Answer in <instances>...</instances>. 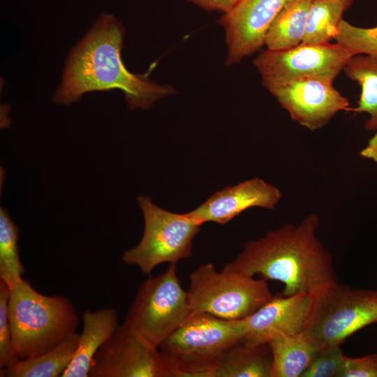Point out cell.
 Instances as JSON below:
<instances>
[{
	"label": "cell",
	"mask_w": 377,
	"mask_h": 377,
	"mask_svg": "<svg viewBox=\"0 0 377 377\" xmlns=\"http://www.w3.org/2000/svg\"><path fill=\"white\" fill-rule=\"evenodd\" d=\"M124 35L125 29L115 17L101 14L71 52L54 102L70 105L87 92L119 89L124 93L130 110H147L159 99L174 94L172 87L126 68L121 55Z\"/></svg>",
	"instance_id": "1"
},
{
	"label": "cell",
	"mask_w": 377,
	"mask_h": 377,
	"mask_svg": "<svg viewBox=\"0 0 377 377\" xmlns=\"http://www.w3.org/2000/svg\"><path fill=\"white\" fill-rule=\"evenodd\" d=\"M319 223L318 216L311 214L296 225L288 223L249 240L223 269L280 281L284 296L311 294L338 281L332 256L316 235Z\"/></svg>",
	"instance_id": "2"
},
{
	"label": "cell",
	"mask_w": 377,
	"mask_h": 377,
	"mask_svg": "<svg viewBox=\"0 0 377 377\" xmlns=\"http://www.w3.org/2000/svg\"><path fill=\"white\" fill-rule=\"evenodd\" d=\"M8 316L13 346L20 359L54 348L75 334L79 323L68 298L41 294L24 279L10 288Z\"/></svg>",
	"instance_id": "3"
},
{
	"label": "cell",
	"mask_w": 377,
	"mask_h": 377,
	"mask_svg": "<svg viewBox=\"0 0 377 377\" xmlns=\"http://www.w3.org/2000/svg\"><path fill=\"white\" fill-rule=\"evenodd\" d=\"M245 335L244 318L195 313L158 349L172 377H216L226 350Z\"/></svg>",
	"instance_id": "4"
},
{
	"label": "cell",
	"mask_w": 377,
	"mask_h": 377,
	"mask_svg": "<svg viewBox=\"0 0 377 377\" xmlns=\"http://www.w3.org/2000/svg\"><path fill=\"white\" fill-rule=\"evenodd\" d=\"M310 295L302 333L319 349L341 346L356 332L377 323V290L355 288L338 281Z\"/></svg>",
	"instance_id": "5"
},
{
	"label": "cell",
	"mask_w": 377,
	"mask_h": 377,
	"mask_svg": "<svg viewBox=\"0 0 377 377\" xmlns=\"http://www.w3.org/2000/svg\"><path fill=\"white\" fill-rule=\"evenodd\" d=\"M189 279L187 293L193 314L206 313L222 319L240 320L273 296L267 281L235 271L219 272L210 263L200 265Z\"/></svg>",
	"instance_id": "6"
},
{
	"label": "cell",
	"mask_w": 377,
	"mask_h": 377,
	"mask_svg": "<svg viewBox=\"0 0 377 377\" xmlns=\"http://www.w3.org/2000/svg\"><path fill=\"white\" fill-rule=\"evenodd\" d=\"M193 315L187 290L182 287L177 264L140 286L124 323L154 348Z\"/></svg>",
	"instance_id": "7"
},
{
	"label": "cell",
	"mask_w": 377,
	"mask_h": 377,
	"mask_svg": "<svg viewBox=\"0 0 377 377\" xmlns=\"http://www.w3.org/2000/svg\"><path fill=\"white\" fill-rule=\"evenodd\" d=\"M137 202L143 215L144 231L140 242L124 253L123 262L148 274L159 265L177 264L190 258L201 225L188 213L163 209L145 195H139Z\"/></svg>",
	"instance_id": "8"
},
{
	"label": "cell",
	"mask_w": 377,
	"mask_h": 377,
	"mask_svg": "<svg viewBox=\"0 0 377 377\" xmlns=\"http://www.w3.org/2000/svg\"><path fill=\"white\" fill-rule=\"evenodd\" d=\"M342 45L336 43L304 44L283 50H263L253 64L264 87L268 90L292 80L319 77L334 81L353 57Z\"/></svg>",
	"instance_id": "9"
},
{
	"label": "cell",
	"mask_w": 377,
	"mask_h": 377,
	"mask_svg": "<svg viewBox=\"0 0 377 377\" xmlns=\"http://www.w3.org/2000/svg\"><path fill=\"white\" fill-rule=\"evenodd\" d=\"M91 377H172L158 348L142 341L126 323L94 356Z\"/></svg>",
	"instance_id": "10"
},
{
	"label": "cell",
	"mask_w": 377,
	"mask_h": 377,
	"mask_svg": "<svg viewBox=\"0 0 377 377\" xmlns=\"http://www.w3.org/2000/svg\"><path fill=\"white\" fill-rule=\"evenodd\" d=\"M268 91L293 121L311 131L325 126L339 111L350 108L348 98L327 78H299Z\"/></svg>",
	"instance_id": "11"
},
{
	"label": "cell",
	"mask_w": 377,
	"mask_h": 377,
	"mask_svg": "<svg viewBox=\"0 0 377 377\" xmlns=\"http://www.w3.org/2000/svg\"><path fill=\"white\" fill-rule=\"evenodd\" d=\"M288 0H239L219 22L226 34V66L236 64L263 45L267 33Z\"/></svg>",
	"instance_id": "12"
},
{
	"label": "cell",
	"mask_w": 377,
	"mask_h": 377,
	"mask_svg": "<svg viewBox=\"0 0 377 377\" xmlns=\"http://www.w3.org/2000/svg\"><path fill=\"white\" fill-rule=\"evenodd\" d=\"M281 196L279 188L254 177L216 191L187 213L200 225L207 222L223 225L251 207L274 209Z\"/></svg>",
	"instance_id": "13"
},
{
	"label": "cell",
	"mask_w": 377,
	"mask_h": 377,
	"mask_svg": "<svg viewBox=\"0 0 377 377\" xmlns=\"http://www.w3.org/2000/svg\"><path fill=\"white\" fill-rule=\"evenodd\" d=\"M310 304L311 295L307 293L272 296L253 313L244 318L246 325L244 339L251 343H267L277 334L302 333Z\"/></svg>",
	"instance_id": "14"
},
{
	"label": "cell",
	"mask_w": 377,
	"mask_h": 377,
	"mask_svg": "<svg viewBox=\"0 0 377 377\" xmlns=\"http://www.w3.org/2000/svg\"><path fill=\"white\" fill-rule=\"evenodd\" d=\"M83 330L73 358L61 377H88L95 355L117 327L118 314L112 308L85 310Z\"/></svg>",
	"instance_id": "15"
},
{
	"label": "cell",
	"mask_w": 377,
	"mask_h": 377,
	"mask_svg": "<svg viewBox=\"0 0 377 377\" xmlns=\"http://www.w3.org/2000/svg\"><path fill=\"white\" fill-rule=\"evenodd\" d=\"M272 367V354L267 343L242 339L226 350L216 377H271Z\"/></svg>",
	"instance_id": "16"
},
{
	"label": "cell",
	"mask_w": 377,
	"mask_h": 377,
	"mask_svg": "<svg viewBox=\"0 0 377 377\" xmlns=\"http://www.w3.org/2000/svg\"><path fill=\"white\" fill-rule=\"evenodd\" d=\"M267 343L272 354L271 377H301L320 350L304 334H277Z\"/></svg>",
	"instance_id": "17"
},
{
	"label": "cell",
	"mask_w": 377,
	"mask_h": 377,
	"mask_svg": "<svg viewBox=\"0 0 377 377\" xmlns=\"http://www.w3.org/2000/svg\"><path fill=\"white\" fill-rule=\"evenodd\" d=\"M80 334L75 333L54 348L0 369L1 377H59L71 364L77 350Z\"/></svg>",
	"instance_id": "18"
},
{
	"label": "cell",
	"mask_w": 377,
	"mask_h": 377,
	"mask_svg": "<svg viewBox=\"0 0 377 377\" xmlns=\"http://www.w3.org/2000/svg\"><path fill=\"white\" fill-rule=\"evenodd\" d=\"M313 0H288L272 22L265 37L269 50L294 47L302 41Z\"/></svg>",
	"instance_id": "19"
},
{
	"label": "cell",
	"mask_w": 377,
	"mask_h": 377,
	"mask_svg": "<svg viewBox=\"0 0 377 377\" xmlns=\"http://www.w3.org/2000/svg\"><path fill=\"white\" fill-rule=\"evenodd\" d=\"M343 71L351 80L361 87L357 105L349 111L366 112L369 115L365 128L377 130V57L357 54L351 57Z\"/></svg>",
	"instance_id": "20"
},
{
	"label": "cell",
	"mask_w": 377,
	"mask_h": 377,
	"mask_svg": "<svg viewBox=\"0 0 377 377\" xmlns=\"http://www.w3.org/2000/svg\"><path fill=\"white\" fill-rule=\"evenodd\" d=\"M346 10L340 0H313L302 41L304 44L328 43L337 34V27Z\"/></svg>",
	"instance_id": "21"
},
{
	"label": "cell",
	"mask_w": 377,
	"mask_h": 377,
	"mask_svg": "<svg viewBox=\"0 0 377 377\" xmlns=\"http://www.w3.org/2000/svg\"><path fill=\"white\" fill-rule=\"evenodd\" d=\"M19 229L7 210L0 208V280L10 288L23 280L18 249Z\"/></svg>",
	"instance_id": "22"
},
{
	"label": "cell",
	"mask_w": 377,
	"mask_h": 377,
	"mask_svg": "<svg viewBox=\"0 0 377 377\" xmlns=\"http://www.w3.org/2000/svg\"><path fill=\"white\" fill-rule=\"evenodd\" d=\"M337 43L346 47L352 54L377 57V26L361 28L341 20L334 36Z\"/></svg>",
	"instance_id": "23"
},
{
	"label": "cell",
	"mask_w": 377,
	"mask_h": 377,
	"mask_svg": "<svg viewBox=\"0 0 377 377\" xmlns=\"http://www.w3.org/2000/svg\"><path fill=\"white\" fill-rule=\"evenodd\" d=\"M10 292L9 286L0 280V369L7 367L20 359L13 346L9 322Z\"/></svg>",
	"instance_id": "24"
},
{
	"label": "cell",
	"mask_w": 377,
	"mask_h": 377,
	"mask_svg": "<svg viewBox=\"0 0 377 377\" xmlns=\"http://www.w3.org/2000/svg\"><path fill=\"white\" fill-rule=\"evenodd\" d=\"M341 346L320 349L301 377H339L344 356Z\"/></svg>",
	"instance_id": "25"
},
{
	"label": "cell",
	"mask_w": 377,
	"mask_h": 377,
	"mask_svg": "<svg viewBox=\"0 0 377 377\" xmlns=\"http://www.w3.org/2000/svg\"><path fill=\"white\" fill-rule=\"evenodd\" d=\"M339 377H377V353L358 357L344 355Z\"/></svg>",
	"instance_id": "26"
},
{
	"label": "cell",
	"mask_w": 377,
	"mask_h": 377,
	"mask_svg": "<svg viewBox=\"0 0 377 377\" xmlns=\"http://www.w3.org/2000/svg\"><path fill=\"white\" fill-rule=\"evenodd\" d=\"M208 12L224 14L230 10L239 0H187Z\"/></svg>",
	"instance_id": "27"
},
{
	"label": "cell",
	"mask_w": 377,
	"mask_h": 377,
	"mask_svg": "<svg viewBox=\"0 0 377 377\" xmlns=\"http://www.w3.org/2000/svg\"><path fill=\"white\" fill-rule=\"evenodd\" d=\"M360 155L377 163V132L371 138L367 146L360 151Z\"/></svg>",
	"instance_id": "28"
},
{
	"label": "cell",
	"mask_w": 377,
	"mask_h": 377,
	"mask_svg": "<svg viewBox=\"0 0 377 377\" xmlns=\"http://www.w3.org/2000/svg\"><path fill=\"white\" fill-rule=\"evenodd\" d=\"M340 1L342 2L346 9H347L352 3V0H340Z\"/></svg>",
	"instance_id": "29"
}]
</instances>
